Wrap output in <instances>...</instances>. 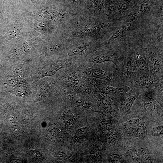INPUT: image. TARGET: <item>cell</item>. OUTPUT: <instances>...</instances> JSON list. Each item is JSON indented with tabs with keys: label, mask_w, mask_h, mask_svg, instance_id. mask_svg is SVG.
Returning a JSON list of instances; mask_svg holds the SVG:
<instances>
[{
	"label": "cell",
	"mask_w": 163,
	"mask_h": 163,
	"mask_svg": "<svg viewBox=\"0 0 163 163\" xmlns=\"http://www.w3.org/2000/svg\"><path fill=\"white\" fill-rule=\"evenodd\" d=\"M64 62L52 63L43 68L39 72V77H42L54 74L59 69L65 67L67 65Z\"/></svg>",
	"instance_id": "cell-1"
},
{
	"label": "cell",
	"mask_w": 163,
	"mask_h": 163,
	"mask_svg": "<svg viewBox=\"0 0 163 163\" xmlns=\"http://www.w3.org/2000/svg\"><path fill=\"white\" fill-rule=\"evenodd\" d=\"M116 53L113 51H108L106 53H102L93 56L91 58V62L95 63H100L107 61L116 62Z\"/></svg>",
	"instance_id": "cell-2"
},
{
	"label": "cell",
	"mask_w": 163,
	"mask_h": 163,
	"mask_svg": "<svg viewBox=\"0 0 163 163\" xmlns=\"http://www.w3.org/2000/svg\"><path fill=\"white\" fill-rule=\"evenodd\" d=\"M87 75L94 77L111 81V79L107 72L100 69L85 67Z\"/></svg>",
	"instance_id": "cell-3"
},
{
	"label": "cell",
	"mask_w": 163,
	"mask_h": 163,
	"mask_svg": "<svg viewBox=\"0 0 163 163\" xmlns=\"http://www.w3.org/2000/svg\"><path fill=\"white\" fill-rule=\"evenodd\" d=\"M47 135L51 140L57 142L62 137V131L57 125L53 124L51 125L47 129Z\"/></svg>",
	"instance_id": "cell-4"
},
{
	"label": "cell",
	"mask_w": 163,
	"mask_h": 163,
	"mask_svg": "<svg viewBox=\"0 0 163 163\" xmlns=\"http://www.w3.org/2000/svg\"><path fill=\"white\" fill-rule=\"evenodd\" d=\"M130 23L120 26L113 33L107 41L108 43L114 41L123 37L130 29Z\"/></svg>",
	"instance_id": "cell-5"
},
{
	"label": "cell",
	"mask_w": 163,
	"mask_h": 163,
	"mask_svg": "<svg viewBox=\"0 0 163 163\" xmlns=\"http://www.w3.org/2000/svg\"><path fill=\"white\" fill-rule=\"evenodd\" d=\"M99 89H100L104 93L110 95H114L126 90L127 88H117L109 86L103 83H100L97 85Z\"/></svg>",
	"instance_id": "cell-6"
},
{
	"label": "cell",
	"mask_w": 163,
	"mask_h": 163,
	"mask_svg": "<svg viewBox=\"0 0 163 163\" xmlns=\"http://www.w3.org/2000/svg\"><path fill=\"white\" fill-rule=\"evenodd\" d=\"M140 84L142 87L147 88L159 89L161 88V84L151 77L142 78Z\"/></svg>",
	"instance_id": "cell-7"
},
{
	"label": "cell",
	"mask_w": 163,
	"mask_h": 163,
	"mask_svg": "<svg viewBox=\"0 0 163 163\" xmlns=\"http://www.w3.org/2000/svg\"><path fill=\"white\" fill-rule=\"evenodd\" d=\"M22 28L20 25H14L11 26L9 28L6 35V41L7 42L12 38L17 37L20 38V31Z\"/></svg>",
	"instance_id": "cell-8"
},
{
	"label": "cell",
	"mask_w": 163,
	"mask_h": 163,
	"mask_svg": "<svg viewBox=\"0 0 163 163\" xmlns=\"http://www.w3.org/2000/svg\"><path fill=\"white\" fill-rule=\"evenodd\" d=\"M148 3L144 2L141 3L138 8L134 12L132 17V20L138 18L146 13L149 10Z\"/></svg>",
	"instance_id": "cell-9"
},
{
	"label": "cell",
	"mask_w": 163,
	"mask_h": 163,
	"mask_svg": "<svg viewBox=\"0 0 163 163\" xmlns=\"http://www.w3.org/2000/svg\"><path fill=\"white\" fill-rule=\"evenodd\" d=\"M130 0H121L115 4L114 10L115 12L119 14H123L128 9Z\"/></svg>",
	"instance_id": "cell-10"
},
{
	"label": "cell",
	"mask_w": 163,
	"mask_h": 163,
	"mask_svg": "<svg viewBox=\"0 0 163 163\" xmlns=\"http://www.w3.org/2000/svg\"><path fill=\"white\" fill-rule=\"evenodd\" d=\"M139 93L136 92L134 94L128 96L124 100L123 105V107L127 110L130 111L132 105L135 100L137 98Z\"/></svg>",
	"instance_id": "cell-11"
},
{
	"label": "cell",
	"mask_w": 163,
	"mask_h": 163,
	"mask_svg": "<svg viewBox=\"0 0 163 163\" xmlns=\"http://www.w3.org/2000/svg\"><path fill=\"white\" fill-rule=\"evenodd\" d=\"M133 67L131 58L129 56L127 59L124 66L123 73L125 77H128L132 73Z\"/></svg>",
	"instance_id": "cell-12"
},
{
	"label": "cell",
	"mask_w": 163,
	"mask_h": 163,
	"mask_svg": "<svg viewBox=\"0 0 163 163\" xmlns=\"http://www.w3.org/2000/svg\"><path fill=\"white\" fill-rule=\"evenodd\" d=\"M62 118L65 125L69 126H72L75 120L74 115L69 112L63 114Z\"/></svg>",
	"instance_id": "cell-13"
},
{
	"label": "cell",
	"mask_w": 163,
	"mask_h": 163,
	"mask_svg": "<svg viewBox=\"0 0 163 163\" xmlns=\"http://www.w3.org/2000/svg\"><path fill=\"white\" fill-rule=\"evenodd\" d=\"M100 27L97 25H90L82 29L81 31L84 34H89L96 33L99 30Z\"/></svg>",
	"instance_id": "cell-14"
},
{
	"label": "cell",
	"mask_w": 163,
	"mask_h": 163,
	"mask_svg": "<svg viewBox=\"0 0 163 163\" xmlns=\"http://www.w3.org/2000/svg\"><path fill=\"white\" fill-rule=\"evenodd\" d=\"M136 59L137 64L139 68L141 70H145L147 69L146 63L142 57L139 54L136 55Z\"/></svg>",
	"instance_id": "cell-15"
},
{
	"label": "cell",
	"mask_w": 163,
	"mask_h": 163,
	"mask_svg": "<svg viewBox=\"0 0 163 163\" xmlns=\"http://www.w3.org/2000/svg\"><path fill=\"white\" fill-rule=\"evenodd\" d=\"M87 47L85 45H81L74 48L70 50L68 54L69 56H73L81 54L87 50Z\"/></svg>",
	"instance_id": "cell-16"
},
{
	"label": "cell",
	"mask_w": 163,
	"mask_h": 163,
	"mask_svg": "<svg viewBox=\"0 0 163 163\" xmlns=\"http://www.w3.org/2000/svg\"><path fill=\"white\" fill-rule=\"evenodd\" d=\"M140 120L139 119H133L127 121L125 123V127L128 129H133L138 125Z\"/></svg>",
	"instance_id": "cell-17"
},
{
	"label": "cell",
	"mask_w": 163,
	"mask_h": 163,
	"mask_svg": "<svg viewBox=\"0 0 163 163\" xmlns=\"http://www.w3.org/2000/svg\"><path fill=\"white\" fill-rule=\"evenodd\" d=\"M87 130L88 127L87 126L79 128L76 132L75 135V137L79 139H82L86 134Z\"/></svg>",
	"instance_id": "cell-18"
},
{
	"label": "cell",
	"mask_w": 163,
	"mask_h": 163,
	"mask_svg": "<svg viewBox=\"0 0 163 163\" xmlns=\"http://www.w3.org/2000/svg\"><path fill=\"white\" fill-rule=\"evenodd\" d=\"M128 152L130 157L134 161L139 162H141L139 154L135 150L130 149L128 150Z\"/></svg>",
	"instance_id": "cell-19"
},
{
	"label": "cell",
	"mask_w": 163,
	"mask_h": 163,
	"mask_svg": "<svg viewBox=\"0 0 163 163\" xmlns=\"http://www.w3.org/2000/svg\"><path fill=\"white\" fill-rule=\"evenodd\" d=\"M142 158L146 162H152L150 154L147 150L144 148H141L139 150Z\"/></svg>",
	"instance_id": "cell-20"
},
{
	"label": "cell",
	"mask_w": 163,
	"mask_h": 163,
	"mask_svg": "<svg viewBox=\"0 0 163 163\" xmlns=\"http://www.w3.org/2000/svg\"><path fill=\"white\" fill-rule=\"evenodd\" d=\"M134 133L138 136H142L145 132V127L142 125H137L133 129Z\"/></svg>",
	"instance_id": "cell-21"
},
{
	"label": "cell",
	"mask_w": 163,
	"mask_h": 163,
	"mask_svg": "<svg viewBox=\"0 0 163 163\" xmlns=\"http://www.w3.org/2000/svg\"><path fill=\"white\" fill-rule=\"evenodd\" d=\"M35 43L33 41L30 40L24 42L23 47L25 51H28L33 49L35 46Z\"/></svg>",
	"instance_id": "cell-22"
},
{
	"label": "cell",
	"mask_w": 163,
	"mask_h": 163,
	"mask_svg": "<svg viewBox=\"0 0 163 163\" xmlns=\"http://www.w3.org/2000/svg\"><path fill=\"white\" fill-rule=\"evenodd\" d=\"M110 161L112 163H119L123 162L122 157L117 154H112L110 157Z\"/></svg>",
	"instance_id": "cell-23"
},
{
	"label": "cell",
	"mask_w": 163,
	"mask_h": 163,
	"mask_svg": "<svg viewBox=\"0 0 163 163\" xmlns=\"http://www.w3.org/2000/svg\"><path fill=\"white\" fill-rule=\"evenodd\" d=\"M163 126H160L153 128L151 130V133L153 136H159L163 134Z\"/></svg>",
	"instance_id": "cell-24"
},
{
	"label": "cell",
	"mask_w": 163,
	"mask_h": 163,
	"mask_svg": "<svg viewBox=\"0 0 163 163\" xmlns=\"http://www.w3.org/2000/svg\"><path fill=\"white\" fill-rule=\"evenodd\" d=\"M56 157L62 160H66L69 158V156L67 153L62 151H57L55 153Z\"/></svg>",
	"instance_id": "cell-25"
},
{
	"label": "cell",
	"mask_w": 163,
	"mask_h": 163,
	"mask_svg": "<svg viewBox=\"0 0 163 163\" xmlns=\"http://www.w3.org/2000/svg\"><path fill=\"white\" fill-rule=\"evenodd\" d=\"M146 106L147 109L152 112L157 110L158 107L155 102L152 101H149L146 102Z\"/></svg>",
	"instance_id": "cell-26"
},
{
	"label": "cell",
	"mask_w": 163,
	"mask_h": 163,
	"mask_svg": "<svg viewBox=\"0 0 163 163\" xmlns=\"http://www.w3.org/2000/svg\"><path fill=\"white\" fill-rule=\"evenodd\" d=\"M117 137L118 135L116 133L111 132L107 135L106 140L109 142H113L116 140Z\"/></svg>",
	"instance_id": "cell-27"
},
{
	"label": "cell",
	"mask_w": 163,
	"mask_h": 163,
	"mask_svg": "<svg viewBox=\"0 0 163 163\" xmlns=\"http://www.w3.org/2000/svg\"><path fill=\"white\" fill-rule=\"evenodd\" d=\"M151 64L152 68L155 70L158 69L160 67V62L156 57L153 56L151 59Z\"/></svg>",
	"instance_id": "cell-28"
},
{
	"label": "cell",
	"mask_w": 163,
	"mask_h": 163,
	"mask_svg": "<svg viewBox=\"0 0 163 163\" xmlns=\"http://www.w3.org/2000/svg\"><path fill=\"white\" fill-rule=\"evenodd\" d=\"M92 2L94 6L101 10L102 9L104 4V0H93Z\"/></svg>",
	"instance_id": "cell-29"
},
{
	"label": "cell",
	"mask_w": 163,
	"mask_h": 163,
	"mask_svg": "<svg viewBox=\"0 0 163 163\" xmlns=\"http://www.w3.org/2000/svg\"><path fill=\"white\" fill-rule=\"evenodd\" d=\"M100 127L103 129H109L111 126V123L109 121H105L101 122L99 124Z\"/></svg>",
	"instance_id": "cell-30"
},
{
	"label": "cell",
	"mask_w": 163,
	"mask_h": 163,
	"mask_svg": "<svg viewBox=\"0 0 163 163\" xmlns=\"http://www.w3.org/2000/svg\"><path fill=\"white\" fill-rule=\"evenodd\" d=\"M22 52L21 47H18L13 50L12 55L13 57L18 56L22 53Z\"/></svg>",
	"instance_id": "cell-31"
},
{
	"label": "cell",
	"mask_w": 163,
	"mask_h": 163,
	"mask_svg": "<svg viewBox=\"0 0 163 163\" xmlns=\"http://www.w3.org/2000/svg\"><path fill=\"white\" fill-rule=\"evenodd\" d=\"M30 154L34 157L37 159H41L42 158V156L40 153L35 151H32L30 152Z\"/></svg>",
	"instance_id": "cell-32"
},
{
	"label": "cell",
	"mask_w": 163,
	"mask_h": 163,
	"mask_svg": "<svg viewBox=\"0 0 163 163\" xmlns=\"http://www.w3.org/2000/svg\"><path fill=\"white\" fill-rule=\"evenodd\" d=\"M70 1L73 3H76L79 2L80 0H69Z\"/></svg>",
	"instance_id": "cell-33"
}]
</instances>
